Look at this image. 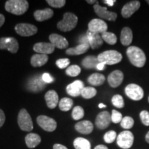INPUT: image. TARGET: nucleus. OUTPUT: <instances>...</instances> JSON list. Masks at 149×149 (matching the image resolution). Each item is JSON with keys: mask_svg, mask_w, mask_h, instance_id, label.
Listing matches in <instances>:
<instances>
[{"mask_svg": "<svg viewBox=\"0 0 149 149\" xmlns=\"http://www.w3.org/2000/svg\"><path fill=\"white\" fill-rule=\"evenodd\" d=\"M90 48L89 44H79L74 48H70L66 51V53L68 55H79L85 53Z\"/></svg>", "mask_w": 149, "mask_h": 149, "instance_id": "nucleus-27", "label": "nucleus"}, {"mask_svg": "<svg viewBox=\"0 0 149 149\" xmlns=\"http://www.w3.org/2000/svg\"><path fill=\"white\" fill-rule=\"evenodd\" d=\"M105 77L100 73H93L88 77V82L92 86H100L105 81Z\"/></svg>", "mask_w": 149, "mask_h": 149, "instance_id": "nucleus-29", "label": "nucleus"}, {"mask_svg": "<svg viewBox=\"0 0 149 149\" xmlns=\"http://www.w3.org/2000/svg\"><path fill=\"white\" fill-rule=\"evenodd\" d=\"M126 96L134 101H139L144 97V93L140 86L135 84H130L125 88Z\"/></svg>", "mask_w": 149, "mask_h": 149, "instance_id": "nucleus-7", "label": "nucleus"}, {"mask_svg": "<svg viewBox=\"0 0 149 149\" xmlns=\"http://www.w3.org/2000/svg\"><path fill=\"white\" fill-rule=\"evenodd\" d=\"M48 61V57L42 54H35L31 59V64L33 67H40L45 65Z\"/></svg>", "mask_w": 149, "mask_h": 149, "instance_id": "nucleus-25", "label": "nucleus"}, {"mask_svg": "<svg viewBox=\"0 0 149 149\" xmlns=\"http://www.w3.org/2000/svg\"><path fill=\"white\" fill-rule=\"evenodd\" d=\"M115 2V0H104V3L109 5V6H113Z\"/></svg>", "mask_w": 149, "mask_h": 149, "instance_id": "nucleus-47", "label": "nucleus"}, {"mask_svg": "<svg viewBox=\"0 0 149 149\" xmlns=\"http://www.w3.org/2000/svg\"><path fill=\"white\" fill-rule=\"evenodd\" d=\"M133 31L129 27H124L120 34V42L122 45L129 46L133 42Z\"/></svg>", "mask_w": 149, "mask_h": 149, "instance_id": "nucleus-23", "label": "nucleus"}, {"mask_svg": "<svg viewBox=\"0 0 149 149\" xmlns=\"http://www.w3.org/2000/svg\"><path fill=\"white\" fill-rule=\"evenodd\" d=\"M105 66L106 64L104 63H101V62H99V64L97 66V69L99 70H103L105 68Z\"/></svg>", "mask_w": 149, "mask_h": 149, "instance_id": "nucleus-46", "label": "nucleus"}, {"mask_svg": "<svg viewBox=\"0 0 149 149\" xmlns=\"http://www.w3.org/2000/svg\"><path fill=\"white\" fill-rule=\"evenodd\" d=\"M74 128L80 133L88 135V134H90L93 132V124L90 121L84 120L77 122L74 126Z\"/></svg>", "mask_w": 149, "mask_h": 149, "instance_id": "nucleus-21", "label": "nucleus"}, {"mask_svg": "<svg viewBox=\"0 0 149 149\" xmlns=\"http://www.w3.org/2000/svg\"><path fill=\"white\" fill-rule=\"evenodd\" d=\"M98 107H99V108H100V109H102V108H106V107H107V106H106L105 104H102V103H100L98 105Z\"/></svg>", "mask_w": 149, "mask_h": 149, "instance_id": "nucleus-53", "label": "nucleus"}, {"mask_svg": "<svg viewBox=\"0 0 149 149\" xmlns=\"http://www.w3.org/2000/svg\"><path fill=\"white\" fill-rule=\"evenodd\" d=\"M111 122V115L108 111H103L97 115L95 120L97 128L100 130H104L108 128Z\"/></svg>", "mask_w": 149, "mask_h": 149, "instance_id": "nucleus-15", "label": "nucleus"}, {"mask_svg": "<svg viewBox=\"0 0 149 149\" xmlns=\"http://www.w3.org/2000/svg\"><path fill=\"white\" fill-rule=\"evenodd\" d=\"M97 94V90L91 86L84 87L81 91V95L84 99H91L94 97Z\"/></svg>", "mask_w": 149, "mask_h": 149, "instance_id": "nucleus-33", "label": "nucleus"}, {"mask_svg": "<svg viewBox=\"0 0 149 149\" xmlns=\"http://www.w3.org/2000/svg\"><path fill=\"white\" fill-rule=\"evenodd\" d=\"M45 100L46 105L49 109H55L59 103L58 95L55 91L51 90L48 91L45 95Z\"/></svg>", "mask_w": 149, "mask_h": 149, "instance_id": "nucleus-22", "label": "nucleus"}, {"mask_svg": "<svg viewBox=\"0 0 149 149\" xmlns=\"http://www.w3.org/2000/svg\"><path fill=\"white\" fill-rule=\"evenodd\" d=\"M29 2L26 0H8L5 3V9L7 12L22 15L29 9Z\"/></svg>", "mask_w": 149, "mask_h": 149, "instance_id": "nucleus-2", "label": "nucleus"}, {"mask_svg": "<svg viewBox=\"0 0 149 149\" xmlns=\"http://www.w3.org/2000/svg\"><path fill=\"white\" fill-rule=\"evenodd\" d=\"M140 1H137V0L129 1V2L126 3L123 6L122 12H121L122 17L124 18H129L130 17H131L135 13L136 11L139 10V8H140Z\"/></svg>", "mask_w": 149, "mask_h": 149, "instance_id": "nucleus-14", "label": "nucleus"}, {"mask_svg": "<svg viewBox=\"0 0 149 149\" xmlns=\"http://www.w3.org/2000/svg\"><path fill=\"white\" fill-rule=\"evenodd\" d=\"M113 105L118 109H122L124 107V101L122 96L120 95H115L111 100Z\"/></svg>", "mask_w": 149, "mask_h": 149, "instance_id": "nucleus-36", "label": "nucleus"}, {"mask_svg": "<svg viewBox=\"0 0 149 149\" xmlns=\"http://www.w3.org/2000/svg\"><path fill=\"white\" fill-rule=\"evenodd\" d=\"M79 44H89V42H88V37H87V35H84V36H81L80 37L79 40Z\"/></svg>", "mask_w": 149, "mask_h": 149, "instance_id": "nucleus-44", "label": "nucleus"}, {"mask_svg": "<svg viewBox=\"0 0 149 149\" xmlns=\"http://www.w3.org/2000/svg\"><path fill=\"white\" fill-rule=\"evenodd\" d=\"M25 141L29 148H34L41 142V137L36 133H29L26 136Z\"/></svg>", "mask_w": 149, "mask_h": 149, "instance_id": "nucleus-26", "label": "nucleus"}, {"mask_svg": "<svg viewBox=\"0 0 149 149\" xmlns=\"http://www.w3.org/2000/svg\"><path fill=\"white\" fill-rule=\"evenodd\" d=\"M78 22V18L72 13H66L64 14L63 19L57 23V29L63 32L72 31L76 27Z\"/></svg>", "mask_w": 149, "mask_h": 149, "instance_id": "nucleus-3", "label": "nucleus"}, {"mask_svg": "<svg viewBox=\"0 0 149 149\" xmlns=\"http://www.w3.org/2000/svg\"><path fill=\"white\" fill-rule=\"evenodd\" d=\"M46 2L51 6L57 8H62L66 4V1L65 0H47Z\"/></svg>", "mask_w": 149, "mask_h": 149, "instance_id": "nucleus-40", "label": "nucleus"}, {"mask_svg": "<svg viewBox=\"0 0 149 149\" xmlns=\"http://www.w3.org/2000/svg\"><path fill=\"white\" fill-rule=\"evenodd\" d=\"M73 145L75 149H91L90 141L83 137L76 138L74 140Z\"/></svg>", "mask_w": 149, "mask_h": 149, "instance_id": "nucleus-30", "label": "nucleus"}, {"mask_svg": "<svg viewBox=\"0 0 149 149\" xmlns=\"http://www.w3.org/2000/svg\"><path fill=\"white\" fill-rule=\"evenodd\" d=\"M84 116V111L83 108L81 107H75L73 108L72 112V117L74 120H79L80 119L83 118Z\"/></svg>", "mask_w": 149, "mask_h": 149, "instance_id": "nucleus-37", "label": "nucleus"}, {"mask_svg": "<svg viewBox=\"0 0 149 149\" xmlns=\"http://www.w3.org/2000/svg\"><path fill=\"white\" fill-rule=\"evenodd\" d=\"M148 102H149V97H148Z\"/></svg>", "mask_w": 149, "mask_h": 149, "instance_id": "nucleus-55", "label": "nucleus"}, {"mask_svg": "<svg viewBox=\"0 0 149 149\" xmlns=\"http://www.w3.org/2000/svg\"><path fill=\"white\" fill-rule=\"evenodd\" d=\"M101 36L104 42H106L107 44H110V45H115L117 43V36L114 34V33L107 31V32H104L102 33Z\"/></svg>", "mask_w": 149, "mask_h": 149, "instance_id": "nucleus-32", "label": "nucleus"}, {"mask_svg": "<svg viewBox=\"0 0 149 149\" xmlns=\"http://www.w3.org/2000/svg\"><path fill=\"white\" fill-rule=\"evenodd\" d=\"M49 40L55 47L59 49H64L68 46V40L60 35L51 34L49 36Z\"/></svg>", "mask_w": 149, "mask_h": 149, "instance_id": "nucleus-19", "label": "nucleus"}, {"mask_svg": "<svg viewBox=\"0 0 149 149\" xmlns=\"http://www.w3.org/2000/svg\"><path fill=\"white\" fill-rule=\"evenodd\" d=\"M37 122L42 129L48 132H53L57 128L56 121L46 115H40L37 118Z\"/></svg>", "mask_w": 149, "mask_h": 149, "instance_id": "nucleus-10", "label": "nucleus"}, {"mask_svg": "<svg viewBox=\"0 0 149 149\" xmlns=\"http://www.w3.org/2000/svg\"><path fill=\"white\" fill-rule=\"evenodd\" d=\"M55 47L51 42H39L35 44L33 46V50L36 53L46 55L53 53L55 51Z\"/></svg>", "mask_w": 149, "mask_h": 149, "instance_id": "nucleus-18", "label": "nucleus"}, {"mask_svg": "<svg viewBox=\"0 0 149 149\" xmlns=\"http://www.w3.org/2000/svg\"><path fill=\"white\" fill-rule=\"evenodd\" d=\"M15 30L18 35L22 37L32 36L37 33V28L35 25L26 23L17 24Z\"/></svg>", "mask_w": 149, "mask_h": 149, "instance_id": "nucleus-9", "label": "nucleus"}, {"mask_svg": "<svg viewBox=\"0 0 149 149\" xmlns=\"http://www.w3.org/2000/svg\"><path fill=\"white\" fill-rule=\"evenodd\" d=\"M70 63V59L67 58L59 59L56 61V65H57V66L59 68H60V69H64V68H67V67L69 66Z\"/></svg>", "mask_w": 149, "mask_h": 149, "instance_id": "nucleus-41", "label": "nucleus"}, {"mask_svg": "<svg viewBox=\"0 0 149 149\" xmlns=\"http://www.w3.org/2000/svg\"><path fill=\"white\" fill-rule=\"evenodd\" d=\"M18 125L24 131H31L33 129V121L29 113L26 109H22L19 111L17 117Z\"/></svg>", "mask_w": 149, "mask_h": 149, "instance_id": "nucleus-5", "label": "nucleus"}, {"mask_svg": "<svg viewBox=\"0 0 149 149\" xmlns=\"http://www.w3.org/2000/svg\"><path fill=\"white\" fill-rule=\"evenodd\" d=\"M97 59L99 62L104 63L106 65H114L122 60V55L117 51L110 50L100 53L97 56Z\"/></svg>", "mask_w": 149, "mask_h": 149, "instance_id": "nucleus-4", "label": "nucleus"}, {"mask_svg": "<svg viewBox=\"0 0 149 149\" xmlns=\"http://www.w3.org/2000/svg\"><path fill=\"white\" fill-rule=\"evenodd\" d=\"M124 80V74L120 70H115L108 76V82L112 88H117Z\"/></svg>", "mask_w": 149, "mask_h": 149, "instance_id": "nucleus-17", "label": "nucleus"}, {"mask_svg": "<svg viewBox=\"0 0 149 149\" xmlns=\"http://www.w3.org/2000/svg\"><path fill=\"white\" fill-rule=\"evenodd\" d=\"M141 122L146 126H149V113L147 111H142L139 113Z\"/></svg>", "mask_w": 149, "mask_h": 149, "instance_id": "nucleus-42", "label": "nucleus"}, {"mask_svg": "<svg viewBox=\"0 0 149 149\" xmlns=\"http://www.w3.org/2000/svg\"><path fill=\"white\" fill-rule=\"evenodd\" d=\"M73 106V101L70 98L64 97L59 102V107L61 111H68Z\"/></svg>", "mask_w": 149, "mask_h": 149, "instance_id": "nucleus-31", "label": "nucleus"}, {"mask_svg": "<svg viewBox=\"0 0 149 149\" xmlns=\"http://www.w3.org/2000/svg\"><path fill=\"white\" fill-rule=\"evenodd\" d=\"M46 87V83L40 76H34L29 79L27 84V89L30 92L39 93Z\"/></svg>", "mask_w": 149, "mask_h": 149, "instance_id": "nucleus-12", "label": "nucleus"}, {"mask_svg": "<svg viewBox=\"0 0 149 149\" xmlns=\"http://www.w3.org/2000/svg\"><path fill=\"white\" fill-rule=\"evenodd\" d=\"M86 2L88 3L89 4H93V3H97L98 1H95V0H93V1H89V0H87Z\"/></svg>", "mask_w": 149, "mask_h": 149, "instance_id": "nucleus-52", "label": "nucleus"}, {"mask_svg": "<svg viewBox=\"0 0 149 149\" xmlns=\"http://www.w3.org/2000/svg\"><path fill=\"white\" fill-rule=\"evenodd\" d=\"M42 80L44 81L46 84H50V83H52L54 81V79L53 77H51V75L50 74L48 73H44L42 75Z\"/></svg>", "mask_w": 149, "mask_h": 149, "instance_id": "nucleus-43", "label": "nucleus"}, {"mask_svg": "<svg viewBox=\"0 0 149 149\" xmlns=\"http://www.w3.org/2000/svg\"><path fill=\"white\" fill-rule=\"evenodd\" d=\"M126 55L130 62L137 68H142L146 64V55L144 52L137 46H132L128 47L126 50Z\"/></svg>", "mask_w": 149, "mask_h": 149, "instance_id": "nucleus-1", "label": "nucleus"}, {"mask_svg": "<svg viewBox=\"0 0 149 149\" xmlns=\"http://www.w3.org/2000/svg\"><path fill=\"white\" fill-rule=\"evenodd\" d=\"M94 149H109V148H108L107 146L101 144V145H98V146H95Z\"/></svg>", "mask_w": 149, "mask_h": 149, "instance_id": "nucleus-50", "label": "nucleus"}, {"mask_svg": "<svg viewBox=\"0 0 149 149\" xmlns=\"http://www.w3.org/2000/svg\"><path fill=\"white\" fill-rule=\"evenodd\" d=\"M81 72V68L77 65H71L67 68L66 73L70 77H76L78 76Z\"/></svg>", "mask_w": 149, "mask_h": 149, "instance_id": "nucleus-35", "label": "nucleus"}, {"mask_svg": "<svg viewBox=\"0 0 149 149\" xmlns=\"http://www.w3.org/2000/svg\"><path fill=\"white\" fill-rule=\"evenodd\" d=\"M53 149H68L65 146H63L61 144H56L53 146Z\"/></svg>", "mask_w": 149, "mask_h": 149, "instance_id": "nucleus-48", "label": "nucleus"}, {"mask_svg": "<svg viewBox=\"0 0 149 149\" xmlns=\"http://www.w3.org/2000/svg\"><path fill=\"white\" fill-rule=\"evenodd\" d=\"M99 64L97 57L93 55H89L86 57L81 61V64L84 68L86 69H93L96 68L97 66Z\"/></svg>", "mask_w": 149, "mask_h": 149, "instance_id": "nucleus-28", "label": "nucleus"}, {"mask_svg": "<svg viewBox=\"0 0 149 149\" xmlns=\"http://www.w3.org/2000/svg\"><path fill=\"white\" fill-rule=\"evenodd\" d=\"M134 120L131 117L126 116L123 117L122 120L121 121L120 125L124 129L128 130L133 127L134 126Z\"/></svg>", "mask_w": 149, "mask_h": 149, "instance_id": "nucleus-34", "label": "nucleus"}, {"mask_svg": "<svg viewBox=\"0 0 149 149\" xmlns=\"http://www.w3.org/2000/svg\"><path fill=\"white\" fill-rule=\"evenodd\" d=\"M5 22V17L3 15L0 14V28H1Z\"/></svg>", "mask_w": 149, "mask_h": 149, "instance_id": "nucleus-49", "label": "nucleus"}, {"mask_svg": "<svg viewBox=\"0 0 149 149\" xmlns=\"http://www.w3.org/2000/svg\"><path fill=\"white\" fill-rule=\"evenodd\" d=\"M53 10L51 8H45L44 10H37L34 13L35 19L37 22H44L49 19L53 16Z\"/></svg>", "mask_w": 149, "mask_h": 149, "instance_id": "nucleus-24", "label": "nucleus"}, {"mask_svg": "<svg viewBox=\"0 0 149 149\" xmlns=\"http://www.w3.org/2000/svg\"><path fill=\"white\" fill-rule=\"evenodd\" d=\"M145 139H146V141L148 144H149V131L146 133V136H145Z\"/></svg>", "mask_w": 149, "mask_h": 149, "instance_id": "nucleus-51", "label": "nucleus"}, {"mask_svg": "<svg viewBox=\"0 0 149 149\" xmlns=\"http://www.w3.org/2000/svg\"><path fill=\"white\" fill-rule=\"evenodd\" d=\"M0 49L7 50L12 53H16L19 49L17 40L14 37H1L0 38Z\"/></svg>", "mask_w": 149, "mask_h": 149, "instance_id": "nucleus-8", "label": "nucleus"}, {"mask_svg": "<svg viewBox=\"0 0 149 149\" xmlns=\"http://www.w3.org/2000/svg\"><path fill=\"white\" fill-rule=\"evenodd\" d=\"M87 37L88 39V42L90 47L92 49L95 50L97 48H99L101 47L103 44V39L102 38L101 35L98 33H91L90 31H87L86 33Z\"/></svg>", "mask_w": 149, "mask_h": 149, "instance_id": "nucleus-20", "label": "nucleus"}, {"mask_svg": "<svg viewBox=\"0 0 149 149\" xmlns=\"http://www.w3.org/2000/svg\"><path fill=\"white\" fill-rule=\"evenodd\" d=\"M93 8H94V10L97 15L100 17V18L113 22H115L117 19V14L116 13L109 11L106 7L101 6L99 4L98 2L94 5Z\"/></svg>", "mask_w": 149, "mask_h": 149, "instance_id": "nucleus-11", "label": "nucleus"}, {"mask_svg": "<svg viewBox=\"0 0 149 149\" xmlns=\"http://www.w3.org/2000/svg\"><path fill=\"white\" fill-rule=\"evenodd\" d=\"M134 135L129 130H124L117 137V144L122 149H128L133 145Z\"/></svg>", "mask_w": 149, "mask_h": 149, "instance_id": "nucleus-6", "label": "nucleus"}, {"mask_svg": "<svg viewBox=\"0 0 149 149\" xmlns=\"http://www.w3.org/2000/svg\"><path fill=\"white\" fill-rule=\"evenodd\" d=\"M84 88V83L81 80H75L73 82L67 86L66 92L72 97H78L81 95V91Z\"/></svg>", "mask_w": 149, "mask_h": 149, "instance_id": "nucleus-16", "label": "nucleus"}, {"mask_svg": "<svg viewBox=\"0 0 149 149\" xmlns=\"http://www.w3.org/2000/svg\"><path fill=\"white\" fill-rule=\"evenodd\" d=\"M88 31L95 33H103L107 32L108 29L107 24L100 19H93L88 23Z\"/></svg>", "mask_w": 149, "mask_h": 149, "instance_id": "nucleus-13", "label": "nucleus"}, {"mask_svg": "<svg viewBox=\"0 0 149 149\" xmlns=\"http://www.w3.org/2000/svg\"><path fill=\"white\" fill-rule=\"evenodd\" d=\"M117 137L116 132L114 130H110L106 133L104 135V140L107 144H111Z\"/></svg>", "mask_w": 149, "mask_h": 149, "instance_id": "nucleus-38", "label": "nucleus"}, {"mask_svg": "<svg viewBox=\"0 0 149 149\" xmlns=\"http://www.w3.org/2000/svg\"><path fill=\"white\" fill-rule=\"evenodd\" d=\"M123 117L122 113L116 110H113L111 114V122H113L114 124H119L122 120Z\"/></svg>", "mask_w": 149, "mask_h": 149, "instance_id": "nucleus-39", "label": "nucleus"}, {"mask_svg": "<svg viewBox=\"0 0 149 149\" xmlns=\"http://www.w3.org/2000/svg\"><path fill=\"white\" fill-rule=\"evenodd\" d=\"M6 117L3 111L1 109H0V127H1L3 125L5 122Z\"/></svg>", "mask_w": 149, "mask_h": 149, "instance_id": "nucleus-45", "label": "nucleus"}, {"mask_svg": "<svg viewBox=\"0 0 149 149\" xmlns=\"http://www.w3.org/2000/svg\"><path fill=\"white\" fill-rule=\"evenodd\" d=\"M146 3H148V5H149V0H146Z\"/></svg>", "mask_w": 149, "mask_h": 149, "instance_id": "nucleus-54", "label": "nucleus"}]
</instances>
